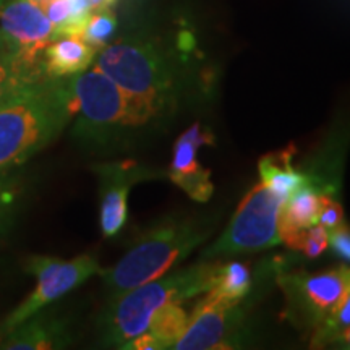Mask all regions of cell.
<instances>
[{
    "instance_id": "obj_8",
    "label": "cell",
    "mask_w": 350,
    "mask_h": 350,
    "mask_svg": "<svg viewBox=\"0 0 350 350\" xmlns=\"http://www.w3.org/2000/svg\"><path fill=\"white\" fill-rule=\"evenodd\" d=\"M279 286L292 319L304 326L318 327L350 292V268L339 266L317 274L281 275Z\"/></svg>"
},
{
    "instance_id": "obj_11",
    "label": "cell",
    "mask_w": 350,
    "mask_h": 350,
    "mask_svg": "<svg viewBox=\"0 0 350 350\" xmlns=\"http://www.w3.org/2000/svg\"><path fill=\"white\" fill-rule=\"evenodd\" d=\"M240 301L227 300L224 297L208 292V295L195 306L188 317L187 329L175 344L178 350L227 349L232 336L237 334L242 323Z\"/></svg>"
},
{
    "instance_id": "obj_3",
    "label": "cell",
    "mask_w": 350,
    "mask_h": 350,
    "mask_svg": "<svg viewBox=\"0 0 350 350\" xmlns=\"http://www.w3.org/2000/svg\"><path fill=\"white\" fill-rule=\"evenodd\" d=\"M96 68L130 96L146 125L170 116L180 100L177 73L154 44L124 39L104 46L96 57Z\"/></svg>"
},
{
    "instance_id": "obj_18",
    "label": "cell",
    "mask_w": 350,
    "mask_h": 350,
    "mask_svg": "<svg viewBox=\"0 0 350 350\" xmlns=\"http://www.w3.org/2000/svg\"><path fill=\"white\" fill-rule=\"evenodd\" d=\"M250 286V269L247 265L239 261H230L226 265L217 262L214 269L213 288L209 292H214L227 300L240 301L248 294Z\"/></svg>"
},
{
    "instance_id": "obj_17",
    "label": "cell",
    "mask_w": 350,
    "mask_h": 350,
    "mask_svg": "<svg viewBox=\"0 0 350 350\" xmlns=\"http://www.w3.org/2000/svg\"><path fill=\"white\" fill-rule=\"evenodd\" d=\"M187 325L188 314L180 304H169L157 310L148 326V332L159 342L161 349H174L185 332Z\"/></svg>"
},
{
    "instance_id": "obj_5",
    "label": "cell",
    "mask_w": 350,
    "mask_h": 350,
    "mask_svg": "<svg viewBox=\"0 0 350 350\" xmlns=\"http://www.w3.org/2000/svg\"><path fill=\"white\" fill-rule=\"evenodd\" d=\"M213 227L200 219L170 217L151 227L112 268L100 269L109 297L167 274L203 243Z\"/></svg>"
},
{
    "instance_id": "obj_22",
    "label": "cell",
    "mask_w": 350,
    "mask_h": 350,
    "mask_svg": "<svg viewBox=\"0 0 350 350\" xmlns=\"http://www.w3.org/2000/svg\"><path fill=\"white\" fill-rule=\"evenodd\" d=\"M350 326V292L344 300L336 306L327 318L314 331L313 344H329L336 342L342 332Z\"/></svg>"
},
{
    "instance_id": "obj_16",
    "label": "cell",
    "mask_w": 350,
    "mask_h": 350,
    "mask_svg": "<svg viewBox=\"0 0 350 350\" xmlns=\"http://www.w3.org/2000/svg\"><path fill=\"white\" fill-rule=\"evenodd\" d=\"M294 152V148L271 152L261 157L258 164L261 183L282 201H286L294 191L310 182V177L297 170L292 164Z\"/></svg>"
},
{
    "instance_id": "obj_12",
    "label": "cell",
    "mask_w": 350,
    "mask_h": 350,
    "mask_svg": "<svg viewBox=\"0 0 350 350\" xmlns=\"http://www.w3.org/2000/svg\"><path fill=\"white\" fill-rule=\"evenodd\" d=\"M214 137L206 126L195 124L175 142L174 157L167 177L182 188L191 200L206 203L213 195L211 174L196 161V151L204 144H213Z\"/></svg>"
},
{
    "instance_id": "obj_19",
    "label": "cell",
    "mask_w": 350,
    "mask_h": 350,
    "mask_svg": "<svg viewBox=\"0 0 350 350\" xmlns=\"http://www.w3.org/2000/svg\"><path fill=\"white\" fill-rule=\"evenodd\" d=\"M44 77H47L44 70L28 67L0 46V104L10 98L20 86Z\"/></svg>"
},
{
    "instance_id": "obj_10",
    "label": "cell",
    "mask_w": 350,
    "mask_h": 350,
    "mask_svg": "<svg viewBox=\"0 0 350 350\" xmlns=\"http://www.w3.org/2000/svg\"><path fill=\"white\" fill-rule=\"evenodd\" d=\"M91 170L99 182V227L106 239L116 237L126 224L131 187L144 180L167 177L163 170L146 167L135 161L99 163Z\"/></svg>"
},
{
    "instance_id": "obj_1",
    "label": "cell",
    "mask_w": 350,
    "mask_h": 350,
    "mask_svg": "<svg viewBox=\"0 0 350 350\" xmlns=\"http://www.w3.org/2000/svg\"><path fill=\"white\" fill-rule=\"evenodd\" d=\"M72 119L67 78L44 77L20 86L0 104V175L28 163Z\"/></svg>"
},
{
    "instance_id": "obj_2",
    "label": "cell",
    "mask_w": 350,
    "mask_h": 350,
    "mask_svg": "<svg viewBox=\"0 0 350 350\" xmlns=\"http://www.w3.org/2000/svg\"><path fill=\"white\" fill-rule=\"evenodd\" d=\"M73 104L72 137L85 150L107 152L146 129L129 94L98 68L67 77Z\"/></svg>"
},
{
    "instance_id": "obj_23",
    "label": "cell",
    "mask_w": 350,
    "mask_h": 350,
    "mask_svg": "<svg viewBox=\"0 0 350 350\" xmlns=\"http://www.w3.org/2000/svg\"><path fill=\"white\" fill-rule=\"evenodd\" d=\"M292 250L304 252L305 256L317 258L326 250L329 245V230L325 229L323 226L314 224L308 229L300 230L299 234L294 235L287 242Z\"/></svg>"
},
{
    "instance_id": "obj_4",
    "label": "cell",
    "mask_w": 350,
    "mask_h": 350,
    "mask_svg": "<svg viewBox=\"0 0 350 350\" xmlns=\"http://www.w3.org/2000/svg\"><path fill=\"white\" fill-rule=\"evenodd\" d=\"M216 265L200 262L109 297L98 323L103 344L122 349L129 340L148 331L152 317L164 305L183 304L211 291Z\"/></svg>"
},
{
    "instance_id": "obj_9",
    "label": "cell",
    "mask_w": 350,
    "mask_h": 350,
    "mask_svg": "<svg viewBox=\"0 0 350 350\" xmlns=\"http://www.w3.org/2000/svg\"><path fill=\"white\" fill-rule=\"evenodd\" d=\"M52 41L54 25L38 2L10 0L0 5V46L20 62L44 70L42 52Z\"/></svg>"
},
{
    "instance_id": "obj_15",
    "label": "cell",
    "mask_w": 350,
    "mask_h": 350,
    "mask_svg": "<svg viewBox=\"0 0 350 350\" xmlns=\"http://www.w3.org/2000/svg\"><path fill=\"white\" fill-rule=\"evenodd\" d=\"M319 208H321V193L310 182L288 196L279 213V234L282 242H286L297 232L317 224Z\"/></svg>"
},
{
    "instance_id": "obj_24",
    "label": "cell",
    "mask_w": 350,
    "mask_h": 350,
    "mask_svg": "<svg viewBox=\"0 0 350 350\" xmlns=\"http://www.w3.org/2000/svg\"><path fill=\"white\" fill-rule=\"evenodd\" d=\"M317 224L323 226L327 230L344 224V209L339 201H336L329 193H321V208H319Z\"/></svg>"
},
{
    "instance_id": "obj_13",
    "label": "cell",
    "mask_w": 350,
    "mask_h": 350,
    "mask_svg": "<svg viewBox=\"0 0 350 350\" xmlns=\"http://www.w3.org/2000/svg\"><path fill=\"white\" fill-rule=\"evenodd\" d=\"M72 342L65 318L46 312V308L28 318L0 339V349L5 350H51L64 349Z\"/></svg>"
},
{
    "instance_id": "obj_14",
    "label": "cell",
    "mask_w": 350,
    "mask_h": 350,
    "mask_svg": "<svg viewBox=\"0 0 350 350\" xmlns=\"http://www.w3.org/2000/svg\"><path fill=\"white\" fill-rule=\"evenodd\" d=\"M94 47L80 36H62L47 44L42 52V67L47 77L67 78L85 72L96 59Z\"/></svg>"
},
{
    "instance_id": "obj_20",
    "label": "cell",
    "mask_w": 350,
    "mask_h": 350,
    "mask_svg": "<svg viewBox=\"0 0 350 350\" xmlns=\"http://www.w3.org/2000/svg\"><path fill=\"white\" fill-rule=\"evenodd\" d=\"M23 187L12 174L0 175V239L10 230L20 211Z\"/></svg>"
},
{
    "instance_id": "obj_26",
    "label": "cell",
    "mask_w": 350,
    "mask_h": 350,
    "mask_svg": "<svg viewBox=\"0 0 350 350\" xmlns=\"http://www.w3.org/2000/svg\"><path fill=\"white\" fill-rule=\"evenodd\" d=\"M329 245L336 255L350 262V229L347 226L340 224L329 230Z\"/></svg>"
},
{
    "instance_id": "obj_7",
    "label": "cell",
    "mask_w": 350,
    "mask_h": 350,
    "mask_svg": "<svg viewBox=\"0 0 350 350\" xmlns=\"http://www.w3.org/2000/svg\"><path fill=\"white\" fill-rule=\"evenodd\" d=\"M25 269L36 278V287L12 313L7 314L3 321H0V339L28 318L62 299L68 292L75 291L91 275L99 274L100 266L91 255H81L73 260L34 255L26 260Z\"/></svg>"
},
{
    "instance_id": "obj_29",
    "label": "cell",
    "mask_w": 350,
    "mask_h": 350,
    "mask_svg": "<svg viewBox=\"0 0 350 350\" xmlns=\"http://www.w3.org/2000/svg\"><path fill=\"white\" fill-rule=\"evenodd\" d=\"M33 2H38L39 3V2H41V0H33Z\"/></svg>"
},
{
    "instance_id": "obj_25",
    "label": "cell",
    "mask_w": 350,
    "mask_h": 350,
    "mask_svg": "<svg viewBox=\"0 0 350 350\" xmlns=\"http://www.w3.org/2000/svg\"><path fill=\"white\" fill-rule=\"evenodd\" d=\"M39 5H41L51 23L54 25V29L72 18V0H41Z\"/></svg>"
},
{
    "instance_id": "obj_28",
    "label": "cell",
    "mask_w": 350,
    "mask_h": 350,
    "mask_svg": "<svg viewBox=\"0 0 350 350\" xmlns=\"http://www.w3.org/2000/svg\"><path fill=\"white\" fill-rule=\"evenodd\" d=\"M336 342H340V344H344V347H347V349H350V326L347 327V329H345L342 334L339 336L338 339H336Z\"/></svg>"
},
{
    "instance_id": "obj_6",
    "label": "cell",
    "mask_w": 350,
    "mask_h": 350,
    "mask_svg": "<svg viewBox=\"0 0 350 350\" xmlns=\"http://www.w3.org/2000/svg\"><path fill=\"white\" fill-rule=\"evenodd\" d=\"M284 201L260 182L240 201L224 234L203 253L204 258L242 255L281 243L279 213Z\"/></svg>"
},
{
    "instance_id": "obj_21",
    "label": "cell",
    "mask_w": 350,
    "mask_h": 350,
    "mask_svg": "<svg viewBox=\"0 0 350 350\" xmlns=\"http://www.w3.org/2000/svg\"><path fill=\"white\" fill-rule=\"evenodd\" d=\"M117 29V18L109 8H100L88 15L85 28H83L81 39L94 47L96 51L103 49L109 39L113 36Z\"/></svg>"
},
{
    "instance_id": "obj_27",
    "label": "cell",
    "mask_w": 350,
    "mask_h": 350,
    "mask_svg": "<svg viewBox=\"0 0 350 350\" xmlns=\"http://www.w3.org/2000/svg\"><path fill=\"white\" fill-rule=\"evenodd\" d=\"M117 0H72L73 13L72 16L80 18V16H86L88 13L100 10V8H109L113 5Z\"/></svg>"
}]
</instances>
